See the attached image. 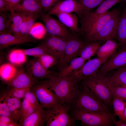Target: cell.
Returning <instances> with one entry per match:
<instances>
[{
  "label": "cell",
  "mask_w": 126,
  "mask_h": 126,
  "mask_svg": "<svg viewBox=\"0 0 126 126\" xmlns=\"http://www.w3.org/2000/svg\"><path fill=\"white\" fill-rule=\"evenodd\" d=\"M26 56L22 49H15L10 52L8 59L11 63L14 65L20 66L26 61Z\"/></svg>",
  "instance_id": "31"
},
{
  "label": "cell",
  "mask_w": 126,
  "mask_h": 126,
  "mask_svg": "<svg viewBox=\"0 0 126 126\" xmlns=\"http://www.w3.org/2000/svg\"><path fill=\"white\" fill-rule=\"evenodd\" d=\"M68 39L50 35L42 43L47 48L49 54L59 61L63 55Z\"/></svg>",
  "instance_id": "13"
},
{
  "label": "cell",
  "mask_w": 126,
  "mask_h": 126,
  "mask_svg": "<svg viewBox=\"0 0 126 126\" xmlns=\"http://www.w3.org/2000/svg\"><path fill=\"white\" fill-rule=\"evenodd\" d=\"M17 70L15 65L11 63L4 64L0 67L1 79L4 83L10 80L14 76Z\"/></svg>",
  "instance_id": "29"
},
{
  "label": "cell",
  "mask_w": 126,
  "mask_h": 126,
  "mask_svg": "<svg viewBox=\"0 0 126 126\" xmlns=\"http://www.w3.org/2000/svg\"><path fill=\"white\" fill-rule=\"evenodd\" d=\"M26 42L36 43L37 41L35 38L31 36L28 37L19 36L10 33L0 34V47L1 48Z\"/></svg>",
  "instance_id": "20"
},
{
  "label": "cell",
  "mask_w": 126,
  "mask_h": 126,
  "mask_svg": "<svg viewBox=\"0 0 126 126\" xmlns=\"http://www.w3.org/2000/svg\"><path fill=\"white\" fill-rule=\"evenodd\" d=\"M70 115L73 121H81L86 126H111L115 125L116 121L112 115L86 112L72 107Z\"/></svg>",
  "instance_id": "4"
},
{
  "label": "cell",
  "mask_w": 126,
  "mask_h": 126,
  "mask_svg": "<svg viewBox=\"0 0 126 126\" xmlns=\"http://www.w3.org/2000/svg\"><path fill=\"white\" fill-rule=\"evenodd\" d=\"M59 20L69 28L73 33L79 34L80 28L78 27L79 18L76 14L61 12L56 14Z\"/></svg>",
  "instance_id": "21"
},
{
  "label": "cell",
  "mask_w": 126,
  "mask_h": 126,
  "mask_svg": "<svg viewBox=\"0 0 126 126\" xmlns=\"http://www.w3.org/2000/svg\"><path fill=\"white\" fill-rule=\"evenodd\" d=\"M36 109L31 105L27 100L23 99L20 111V119L18 121L20 125L24 120Z\"/></svg>",
  "instance_id": "33"
},
{
  "label": "cell",
  "mask_w": 126,
  "mask_h": 126,
  "mask_svg": "<svg viewBox=\"0 0 126 126\" xmlns=\"http://www.w3.org/2000/svg\"><path fill=\"white\" fill-rule=\"evenodd\" d=\"M46 32L45 27L41 24L35 23L31 28L30 34V35L36 39L42 38Z\"/></svg>",
  "instance_id": "37"
},
{
  "label": "cell",
  "mask_w": 126,
  "mask_h": 126,
  "mask_svg": "<svg viewBox=\"0 0 126 126\" xmlns=\"http://www.w3.org/2000/svg\"><path fill=\"white\" fill-rule=\"evenodd\" d=\"M70 106L60 104L55 107L45 109L46 113V126H69L73 121L68 111Z\"/></svg>",
  "instance_id": "7"
},
{
  "label": "cell",
  "mask_w": 126,
  "mask_h": 126,
  "mask_svg": "<svg viewBox=\"0 0 126 126\" xmlns=\"http://www.w3.org/2000/svg\"><path fill=\"white\" fill-rule=\"evenodd\" d=\"M122 2L126 3V0H106L94 10L89 12L85 11L82 20L86 23L92 22L114 5Z\"/></svg>",
  "instance_id": "16"
},
{
  "label": "cell",
  "mask_w": 126,
  "mask_h": 126,
  "mask_svg": "<svg viewBox=\"0 0 126 126\" xmlns=\"http://www.w3.org/2000/svg\"><path fill=\"white\" fill-rule=\"evenodd\" d=\"M30 88L35 94L40 106L44 109L52 108L61 104L47 79L37 81Z\"/></svg>",
  "instance_id": "5"
},
{
  "label": "cell",
  "mask_w": 126,
  "mask_h": 126,
  "mask_svg": "<svg viewBox=\"0 0 126 126\" xmlns=\"http://www.w3.org/2000/svg\"><path fill=\"white\" fill-rule=\"evenodd\" d=\"M6 2L10 4H15L23 0H4Z\"/></svg>",
  "instance_id": "47"
},
{
  "label": "cell",
  "mask_w": 126,
  "mask_h": 126,
  "mask_svg": "<svg viewBox=\"0 0 126 126\" xmlns=\"http://www.w3.org/2000/svg\"><path fill=\"white\" fill-rule=\"evenodd\" d=\"M108 60L98 58L89 60L70 76L78 82L96 73L100 67Z\"/></svg>",
  "instance_id": "11"
},
{
  "label": "cell",
  "mask_w": 126,
  "mask_h": 126,
  "mask_svg": "<svg viewBox=\"0 0 126 126\" xmlns=\"http://www.w3.org/2000/svg\"><path fill=\"white\" fill-rule=\"evenodd\" d=\"M75 34L73 33L67 40L62 56L58 62L59 71L79 55L81 50L86 43L78 38Z\"/></svg>",
  "instance_id": "8"
},
{
  "label": "cell",
  "mask_w": 126,
  "mask_h": 126,
  "mask_svg": "<svg viewBox=\"0 0 126 126\" xmlns=\"http://www.w3.org/2000/svg\"><path fill=\"white\" fill-rule=\"evenodd\" d=\"M120 14H117L111 19L101 31L94 36L92 42L106 40L116 38V29Z\"/></svg>",
  "instance_id": "18"
},
{
  "label": "cell",
  "mask_w": 126,
  "mask_h": 126,
  "mask_svg": "<svg viewBox=\"0 0 126 126\" xmlns=\"http://www.w3.org/2000/svg\"><path fill=\"white\" fill-rule=\"evenodd\" d=\"M126 67V45L115 52L101 66L96 73L105 77L108 72Z\"/></svg>",
  "instance_id": "10"
},
{
  "label": "cell",
  "mask_w": 126,
  "mask_h": 126,
  "mask_svg": "<svg viewBox=\"0 0 126 126\" xmlns=\"http://www.w3.org/2000/svg\"><path fill=\"white\" fill-rule=\"evenodd\" d=\"M122 87H124L126 88V86H122Z\"/></svg>",
  "instance_id": "50"
},
{
  "label": "cell",
  "mask_w": 126,
  "mask_h": 126,
  "mask_svg": "<svg viewBox=\"0 0 126 126\" xmlns=\"http://www.w3.org/2000/svg\"><path fill=\"white\" fill-rule=\"evenodd\" d=\"M0 115L8 117L16 122L6 102L1 96L0 98Z\"/></svg>",
  "instance_id": "41"
},
{
  "label": "cell",
  "mask_w": 126,
  "mask_h": 126,
  "mask_svg": "<svg viewBox=\"0 0 126 126\" xmlns=\"http://www.w3.org/2000/svg\"><path fill=\"white\" fill-rule=\"evenodd\" d=\"M107 77L112 85L126 86V67L116 70Z\"/></svg>",
  "instance_id": "28"
},
{
  "label": "cell",
  "mask_w": 126,
  "mask_h": 126,
  "mask_svg": "<svg viewBox=\"0 0 126 126\" xmlns=\"http://www.w3.org/2000/svg\"><path fill=\"white\" fill-rule=\"evenodd\" d=\"M7 86L4 91L6 94L10 97L21 99L23 98L26 92L29 89L19 88Z\"/></svg>",
  "instance_id": "36"
},
{
  "label": "cell",
  "mask_w": 126,
  "mask_h": 126,
  "mask_svg": "<svg viewBox=\"0 0 126 126\" xmlns=\"http://www.w3.org/2000/svg\"><path fill=\"white\" fill-rule=\"evenodd\" d=\"M13 121L8 117L0 115V126H8L9 123Z\"/></svg>",
  "instance_id": "44"
},
{
  "label": "cell",
  "mask_w": 126,
  "mask_h": 126,
  "mask_svg": "<svg viewBox=\"0 0 126 126\" xmlns=\"http://www.w3.org/2000/svg\"><path fill=\"white\" fill-rule=\"evenodd\" d=\"M84 11L83 6L76 0H64L57 3L46 13L51 15L59 13H74L79 18L83 15Z\"/></svg>",
  "instance_id": "12"
},
{
  "label": "cell",
  "mask_w": 126,
  "mask_h": 126,
  "mask_svg": "<svg viewBox=\"0 0 126 126\" xmlns=\"http://www.w3.org/2000/svg\"><path fill=\"white\" fill-rule=\"evenodd\" d=\"M105 43L99 48L96 54L98 58L108 60L115 53L117 48L121 46L113 39L106 40Z\"/></svg>",
  "instance_id": "22"
},
{
  "label": "cell",
  "mask_w": 126,
  "mask_h": 126,
  "mask_svg": "<svg viewBox=\"0 0 126 126\" xmlns=\"http://www.w3.org/2000/svg\"><path fill=\"white\" fill-rule=\"evenodd\" d=\"M38 80L32 77L21 68L18 69L16 74L12 79L5 83L7 85L17 88L27 89L31 88Z\"/></svg>",
  "instance_id": "17"
},
{
  "label": "cell",
  "mask_w": 126,
  "mask_h": 126,
  "mask_svg": "<svg viewBox=\"0 0 126 126\" xmlns=\"http://www.w3.org/2000/svg\"><path fill=\"white\" fill-rule=\"evenodd\" d=\"M7 11L0 13V34L5 33L11 34L9 31V22L8 18L9 13H8Z\"/></svg>",
  "instance_id": "38"
},
{
  "label": "cell",
  "mask_w": 126,
  "mask_h": 126,
  "mask_svg": "<svg viewBox=\"0 0 126 126\" xmlns=\"http://www.w3.org/2000/svg\"><path fill=\"white\" fill-rule=\"evenodd\" d=\"M33 0L34 1H35L36 2L40 3V2H41V1L42 0Z\"/></svg>",
  "instance_id": "49"
},
{
  "label": "cell",
  "mask_w": 126,
  "mask_h": 126,
  "mask_svg": "<svg viewBox=\"0 0 126 126\" xmlns=\"http://www.w3.org/2000/svg\"><path fill=\"white\" fill-rule=\"evenodd\" d=\"M39 18L44 23L46 32L49 35L68 39L73 33L59 20L51 17L44 11L39 14Z\"/></svg>",
  "instance_id": "9"
},
{
  "label": "cell",
  "mask_w": 126,
  "mask_h": 126,
  "mask_svg": "<svg viewBox=\"0 0 126 126\" xmlns=\"http://www.w3.org/2000/svg\"><path fill=\"white\" fill-rule=\"evenodd\" d=\"M0 96L6 102L15 121L17 122L20 119V111L22 102L21 99L8 96L4 91Z\"/></svg>",
  "instance_id": "25"
},
{
  "label": "cell",
  "mask_w": 126,
  "mask_h": 126,
  "mask_svg": "<svg viewBox=\"0 0 126 126\" xmlns=\"http://www.w3.org/2000/svg\"><path fill=\"white\" fill-rule=\"evenodd\" d=\"M5 2L4 0H0V13L5 11Z\"/></svg>",
  "instance_id": "45"
},
{
  "label": "cell",
  "mask_w": 126,
  "mask_h": 126,
  "mask_svg": "<svg viewBox=\"0 0 126 126\" xmlns=\"http://www.w3.org/2000/svg\"><path fill=\"white\" fill-rule=\"evenodd\" d=\"M115 125L116 126H126V122L119 119L117 121H116Z\"/></svg>",
  "instance_id": "46"
},
{
  "label": "cell",
  "mask_w": 126,
  "mask_h": 126,
  "mask_svg": "<svg viewBox=\"0 0 126 126\" xmlns=\"http://www.w3.org/2000/svg\"><path fill=\"white\" fill-rule=\"evenodd\" d=\"M8 16L9 22V31L13 35L22 36L21 32V27L22 18L20 13L12 10L9 11Z\"/></svg>",
  "instance_id": "26"
},
{
  "label": "cell",
  "mask_w": 126,
  "mask_h": 126,
  "mask_svg": "<svg viewBox=\"0 0 126 126\" xmlns=\"http://www.w3.org/2000/svg\"><path fill=\"white\" fill-rule=\"evenodd\" d=\"M5 2V11L12 10L19 13L39 14L44 11L40 3L32 0H23L15 4H10Z\"/></svg>",
  "instance_id": "14"
},
{
  "label": "cell",
  "mask_w": 126,
  "mask_h": 126,
  "mask_svg": "<svg viewBox=\"0 0 126 126\" xmlns=\"http://www.w3.org/2000/svg\"><path fill=\"white\" fill-rule=\"evenodd\" d=\"M23 99L27 100L31 105L36 109L40 105L35 94L30 88L27 91Z\"/></svg>",
  "instance_id": "40"
},
{
  "label": "cell",
  "mask_w": 126,
  "mask_h": 126,
  "mask_svg": "<svg viewBox=\"0 0 126 126\" xmlns=\"http://www.w3.org/2000/svg\"><path fill=\"white\" fill-rule=\"evenodd\" d=\"M121 9V8L113 9L100 15L93 21L80 26L79 34L84 35L86 41L92 42L94 36L101 31L111 19L120 13Z\"/></svg>",
  "instance_id": "6"
},
{
  "label": "cell",
  "mask_w": 126,
  "mask_h": 126,
  "mask_svg": "<svg viewBox=\"0 0 126 126\" xmlns=\"http://www.w3.org/2000/svg\"><path fill=\"white\" fill-rule=\"evenodd\" d=\"M99 41L91 43H86L81 50L80 56L87 60L96 54L97 51L101 46Z\"/></svg>",
  "instance_id": "30"
},
{
  "label": "cell",
  "mask_w": 126,
  "mask_h": 126,
  "mask_svg": "<svg viewBox=\"0 0 126 126\" xmlns=\"http://www.w3.org/2000/svg\"><path fill=\"white\" fill-rule=\"evenodd\" d=\"M22 18L21 27V35L22 37L31 36L30 34L32 27L39 18V14L29 13H20Z\"/></svg>",
  "instance_id": "23"
},
{
  "label": "cell",
  "mask_w": 126,
  "mask_h": 126,
  "mask_svg": "<svg viewBox=\"0 0 126 126\" xmlns=\"http://www.w3.org/2000/svg\"><path fill=\"white\" fill-rule=\"evenodd\" d=\"M47 79L61 104L72 106L79 91L80 86L79 82L70 75L61 77L55 73Z\"/></svg>",
  "instance_id": "1"
},
{
  "label": "cell",
  "mask_w": 126,
  "mask_h": 126,
  "mask_svg": "<svg viewBox=\"0 0 126 126\" xmlns=\"http://www.w3.org/2000/svg\"><path fill=\"white\" fill-rule=\"evenodd\" d=\"M35 57L28 62L26 66L27 73L32 77L37 80L48 78L54 73L44 68L38 58Z\"/></svg>",
  "instance_id": "15"
},
{
  "label": "cell",
  "mask_w": 126,
  "mask_h": 126,
  "mask_svg": "<svg viewBox=\"0 0 126 126\" xmlns=\"http://www.w3.org/2000/svg\"><path fill=\"white\" fill-rule=\"evenodd\" d=\"M27 56L38 57L44 54H49L46 47L43 44L33 48L27 49H22Z\"/></svg>",
  "instance_id": "34"
},
{
  "label": "cell",
  "mask_w": 126,
  "mask_h": 126,
  "mask_svg": "<svg viewBox=\"0 0 126 126\" xmlns=\"http://www.w3.org/2000/svg\"><path fill=\"white\" fill-rule=\"evenodd\" d=\"M124 116L126 120V105L124 109Z\"/></svg>",
  "instance_id": "48"
},
{
  "label": "cell",
  "mask_w": 126,
  "mask_h": 126,
  "mask_svg": "<svg viewBox=\"0 0 126 126\" xmlns=\"http://www.w3.org/2000/svg\"><path fill=\"white\" fill-rule=\"evenodd\" d=\"M38 58L42 66L47 70H49L58 63V60L56 58L49 54H45Z\"/></svg>",
  "instance_id": "35"
},
{
  "label": "cell",
  "mask_w": 126,
  "mask_h": 126,
  "mask_svg": "<svg viewBox=\"0 0 126 126\" xmlns=\"http://www.w3.org/2000/svg\"><path fill=\"white\" fill-rule=\"evenodd\" d=\"M112 104L114 114L118 116L120 119L126 122L124 113L126 102L120 98L113 95Z\"/></svg>",
  "instance_id": "32"
},
{
  "label": "cell",
  "mask_w": 126,
  "mask_h": 126,
  "mask_svg": "<svg viewBox=\"0 0 126 126\" xmlns=\"http://www.w3.org/2000/svg\"><path fill=\"white\" fill-rule=\"evenodd\" d=\"M86 60L80 56L72 60L65 67L56 74L59 77H63L69 76L81 67Z\"/></svg>",
  "instance_id": "27"
},
{
  "label": "cell",
  "mask_w": 126,
  "mask_h": 126,
  "mask_svg": "<svg viewBox=\"0 0 126 126\" xmlns=\"http://www.w3.org/2000/svg\"><path fill=\"white\" fill-rule=\"evenodd\" d=\"M84 7L85 11H91L106 0H76Z\"/></svg>",
  "instance_id": "39"
},
{
  "label": "cell",
  "mask_w": 126,
  "mask_h": 126,
  "mask_svg": "<svg viewBox=\"0 0 126 126\" xmlns=\"http://www.w3.org/2000/svg\"><path fill=\"white\" fill-rule=\"evenodd\" d=\"M46 113L40 105L20 124L21 126H42L46 123Z\"/></svg>",
  "instance_id": "19"
},
{
  "label": "cell",
  "mask_w": 126,
  "mask_h": 126,
  "mask_svg": "<svg viewBox=\"0 0 126 126\" xmlns=\"http://www.w3.org/2000/svg\"><path fill=\"white\" fill-rule=\"evenodd\" d=\"M61 0H42L40 3L44 11L47 13L57 3Z\"/></svg>",
  "instance_id": "43"
},
{
  "label": "cell",
  "mask_w": 126,
  "mask_h": 126,
  "mask_svg": "<svg viewBox=\"0 0 126 126\" xmlns=\"http://www.w3.org/2000/svg\"><path fill=\"white\" fill-rule=\"evenodd\" d=\"M116 35V38L121 45H126V5L119 18Z\"/></svg>",
  "instance_id": "24"
},
{
  "label": "cell",
  "mask_w": 126,
  "mask_h": 126,
  "mask_svg": "<svg viewBox=\"0 0 126 126\" xmlns=\"http://www.w3.org/2000/svg\"><path fill=\"white\" fill-rule=\"evenodd\" d=\"M72 106L86 112L111 114L106 105L83 83Z\"/></svg>",
  "instance_id": "2"
},
{
  "label": "cell",
  "mask_w": 126,
  "mask_h": 126,
  "mask_svg": "<svg viewBox=\"0 0 126 126\" xmlns=\"http://www.w3.org/2000/svg\"><path fill=\"white\" fill-rule=\"evenodd\" d=\"M82 81L106 105L112 104L113 95L111 85L107 77L96 73Z\"/></svg>",
  "instance_id": "3"
},
{
  "label": "cell",
  "mask_w": 126,
  "mask_h": 126,
  "mask_svg": "<svg viewBox=\"0 0 126 126\" xmlns=\"http://www.w3.org/2000/svg\"><path fill=\"white\" fill-rule=\"evenodd\" d=\"M112 95L120 98L126 102V88L119 86L111 85Z\"/></svg>",
  "instance_id": "42"
}]
</instances>
